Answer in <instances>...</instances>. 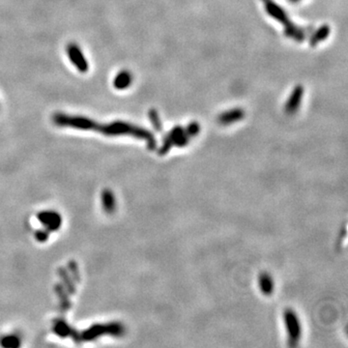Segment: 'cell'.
Wrapping results in <instances>:
<instances>
[{
  "mask_svg": "<svg viewBox=\"0 0 348 348\" xmlns=\"http://www.w3.org/2000/svg\"><path fill=\"white\" fill-rule=\"evenodd\" d=\"M97 131L107 136H120V135H128L133 136L137 139H141L146 142L147 147L149 150H155L157 147V142L154 135L142 127L135 126L123 121H115L109 125H98Z\"/></svg>",
  "mask_w": 348,
  "mask_h": 348,
  "instance_id": "1",
  "label": "cell"
},
{
  "mask_svg": "<svg viewBox=\"0 0 348 348\" xmlns=\"http://www.w3.org/2000/svg\"><path fill=\"white\" fill-rule=\"evenodd\" d=\"M52 120L57 126L80 130H96L98 126V124L91 119L80 116H69L63 113H55L52 116Z\"/></svg>",
  "mask_w": 348,
  "mask_h": 348,
  "instance_id": "2",
  "label": "cell"
},
{
  "mask_svg": "<svg viewBox=\"0 0 348 348\" xmlns=\"http://www.w3.org/2000/svg\"><path fill=\"white\" fill-rule=\"evenodd\" d=\"M190 136L186 133L185 129L182 126H176L165 137L163 145L159 149V154L164 156L166 155L173 146L184 147L190 142Z\"/></svg>",
  "mask_w": 348,
  "mask_h": 348,
  "instance_id": "3",
  "label": "cell"
},
{
  "mask_svg": "<svg viewBox=\"0 0 348 348\" xmlns=\"http://www.w3.org/2000/svg\"><path fill=\"white\" fill-rule=\"evenodd\" d=\"M284 320L288 334V344L290 347H296L301 339V325L296 313L290 309L284 314Z\"/></svg>",
  "mask_w": 348,
  "mask_h": 348,
  "instance_id": "4",
  "label": "cell"
},
{
  "mask_svg": "<svg viewBox=\"0 0 348 348\" xmlns=\"http://www.w3.org/2000/svg\"><path fill=\"white\" fill-rule=\"evenodd\" d=\"M67 54L72 63L80 73H86L88 71V62L79 46H77L76 44L68 45Z\"/></svg>",
  "mask_w": 348,
  "mask_h": 348,
  "instance_id": "5",
  "label": "cell"
},
{
  "mask_svg": "<svg viewBox=\"0 0 348 348\" xmlns=\"http://www.w3.org/2000/svg\"><path fill=\"white\" fill-rule=\"evenodd\" d=\"M103 334H111L113 336H122L124 334V328L121 324H118V323L111 324L108 327L96 326V327H92L88 332H86L84 334V338L86 340H91V339H94Z\"/></svg>",
  "mask_w": 348,
  "mask_h": 348,
  "instance_id": "6",
  "label": "cell"
},
{
  "mask_svg": "<svg viewBox=\"0 0 348 348\" xmlns=\"http://www.w3.org/2000/svg\"><path fill=\"white\" fill-rule=\"evenodd\" d=\"M262 2L264 3L265 10L270 16L280 21L284 26H286L291 23L287 14L280 5L275 3L273 0H262Z\"/></svg>",
  "mask_w": 348,
  "mask_h": 348,
  "instance_id": "7",
  "label": "cell"
},
{
  "mask_svg": "<svg viewBox=\"0 0 348 348\" xmlns=\"http://www.w3.org/2000/svg\"><path fill=\"white\" fill-rule=\"evenodd\" d=\"M303 95H304V87L302 85H297L293 89L290 97L288 98L287 103L285 106V111L286 113L294 114L297 112V111L300 107Z\"/></svg>",
  "mask_w": 348,
  "mask_h": 348,
  "instance_id": "8",
  "label": "cell"
},
{
  "mask_svg": "<svg viewBox=\"0 0 348 348\" xmlns=\"http://www.w3.org/2000/svg\"><path fill=\"white\" fill-rule=\"evenodd\" d=\"M245 117V111L242 109H233L221 113L218 117V122L221 125H230L234 122L240 121Z\"/></svg>",
  "mask_w": 348,
  "mask_h": 348,
  "instance_id": "9",
  "label": "cell"
},
{
  "mask_svg": "<svg viewBox=\"0 0 348 348\" xmlns=\"http://www.w3.org/2000/svg\"><path fill=\"white\" fill-rule=\"evenodd\" d=\"M285 35L297 41V42H304L307 38V31L303 28L298 27L294 23H289L288 25L285 26Z\"/></svg>",
  "mask_w": 348,
  "mask_h": 348,
  "instance_id": "10",
  "label": "cell"
},
{
  "mask_svg": "<svg viewBox=\"0 0 348 348\" xmlns=\"http://www.w3.org/2000/svg\"><path fill=\"white\" fill-rule=\"evenodd\" d=\"M38 218L51 230L58 229L61 223V219L58 214L52 212H44L38 215Z\"/></svg>",
  "mask_w": 348,
  "mask_h": 348,
  "instance_id": "11",
  "label": "cell"
},
{
  "mask_svg": "<svg viewBox=\"0 0 348 348\" xmlns=\"http://www.w3.org/2000/svg\"><path fill=\"white\" fill-rule=\"evenodd\" d=\"M258 285L260 291L264 295H271L274 292V281L272 277L267 273H261L258 278Z\"/></svg>",
  "mask_w": 348,
  "mask_h": 348,
  "instance_id": "12",
  "label": "cell"
},
{
  "mask_svg": "<svg viewBox=\"0 0 348 348\" xmlns=\"http://www.w3.org/2000/svg\"><path fill=\"white\" fill-rule=\"evenodd\" d=\"M330 31H331V29L328 24L321 25L310 38V45L312 47L317 46L320 42H322L328 38V36L330 35Z\"/></svg>",
  "mask_w": 348,
  "mask_h": 348,
  "instance_id": "13",
  "label": "cell"
},
{
  "mask_svg": "<svg viewBox=\"0 0 348 348\" xmlns=\"http://www.w3.org/2000/svg\"><path fill=\"white\" fill-rule=\"evenodd\" d=\"M133 81L132 75L127 71L120 72L113 80V85L118 90H123L128 88Z\"/></svg>",
  "mask_w": 348,
  "mask_h": 348,
  "instance_id": "14",
  "label": "cell"
},
{
  "mask_svg": "<svg viewBox=\"0 0 348 348\" xmlns=\"http://www.w3.org/2000/svg\"><path fill=\"white\" fill-rule=\"evenodd\" d=\"M103 200H104V207H105L106 211L109 213H111L115 207V201H114L112 192L111 190L104 191Z\"/></svg>",
  "mask_w": 348,
  "mask_h": 348,
  "instance_id": "15",
  "label": "cell"
},
{
  "mask_svg": "<svg viewBox=\"0 0 348 348\" xmlns=\"http://www.w3.org/2000/svg\"><path fill=\"white\" fill-rule=\"evenodd\" d=\"M148 115H149V119H150V121L152 123L153 128L159 133L162 132L163 125H162V122H161V119H160L158 111L155 109H151L149 111V112H148Z\"/></svg>",
  "mask_w": 348,
  "mask_h": 348,
  "instance_id": "16",
  "label": "cell"
},
{
  "mask_svg": "<svg viewBox=\"0 0 348 348\" xmlns=\"http://www.w3.org/2000/svg\"><path fill=\"white\" fill-rule=\"evenodd\" d=\"M186 133L190 136V138H192V137H195L199 134V131H200V127L198 125L197 122H190L187 128L185 129Z\"/></svg>",
  "mask_w": 348,
  "mask_h": 348,
  "instance_id": "17",
  "label": "cell"
},
{
  "mask_svg": "<svg viewBox=\"0 0 348 348\" xmlns=\"http://www.w3.org/2000/svg\"><path fill=\"white\" fill-rule=\"evenodd\" d=\"M3 347H17L18 346V340L16 337H8L2 341Z\"/></svg>",
  "mask_w": 348,
  "mask_h": 348,
  "instance_id": "18",
  "label": "cell"
},
{
  "mask_svg": "<svg viewBox=\"0 0 348 348\" xmlns=\"http://www.w3.org/2000/svg\"><path fill=\"white\" fill-rule=\"evenodd\" d=\"M290 2H292V3H296V2H299L300 0H289Z\"/></svg>",
  "mask_w": 348,
  "mask_h": 348,
  "instance_id": "19",
  "label": "cell"
}]
</instances>
